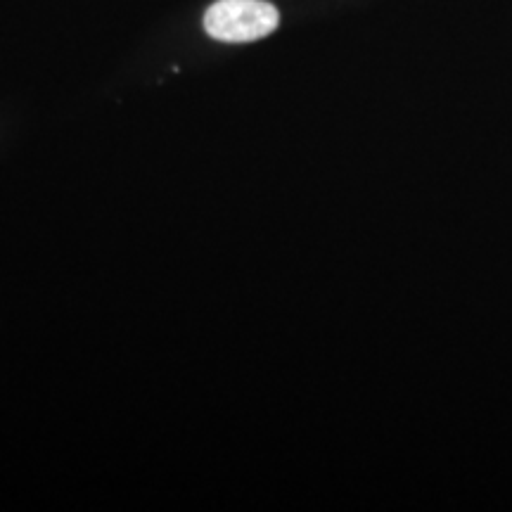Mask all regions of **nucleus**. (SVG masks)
<instances>
[{
  "mask_svg": "<svg viewBox=\"0 0 512 512\" xmlns=\"http://www.w3.org/2000/svg\"><path fill=\"white\" fill-rule=\"evenodd\" d=\"M280 12L266 0H219L204 15V29L223 43H249L273 34Z\"/></svg>",
  "mask_w": 512,
  "mask_h": 512,
  "instance_id": "f257e3e1",
  "label": "nucleus"
}]
</instances>
